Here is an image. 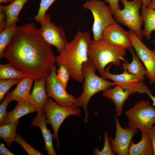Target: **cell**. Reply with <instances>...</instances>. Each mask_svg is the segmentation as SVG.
Returning <instances> with one entry per match:
<instances>
[{
	"label": "cell",
	"instance_id": "34",
	"mask_svg": "<svg viewBox=\"0 0 155 155\" xmlns=\"http://www.w3.org/2000/svg\"><path fill=\"white\" fill-rule=\"evenodd\" d=\"M153 148V155H155V123L147 131Z\"/></svg>",
	"mask_w": 155,
	"mask_h": 155
},
{
	"label": "cell",
	"instance_id": "36",
	"mask_svg": "<svg viewBox=\"0 0 155 155\" xmlns=\"http://www.w3.org/2000/svg\"><path fill=\"white\" fill-rule=\"evenodd\" d=\"M0 154L1 155H15L6 148L3 143L0 144Z\"/></svg>",
	"mask_w": 155,
	"mask_h": 155
},
{
	"label": "cell",
	"instance_id": "20",
	"mask_svg": "<svg viewBox=\"0 0 155 155\" xmlns=\"http://www.w3.org/2000/svg\"><path fill=\"white\" fill-rule=\"evenodd\" d=\"M141 140L137 144L132 141L129 146L128 155H152L153 148L147 131L142 132Z\"/></svg>",
	"mask_w": 155,
	"mask_h": 155
},
{
	"label": "cell",
	"instance_id": "3",
	"mask_svg": "<svg viewBox=\"0 0 155 155\" xmlns=\"http://www.w3.org/2000/svg\"><path fill=\"white\" fill-rule=\"evenodd\" d=\"M97 70L94 64L89 59L82 65V73L84 80L83 90L81 95L76 99L74 107H82L85 113L86 123L88 122L87 106L92 96L98 92L103 91L116 85L114 82H109L98 76L96 73Z\"/></svg>",
	"mask_w": 155,
	"mask_h": 155
},
{
	"label": "cell",
	"instance_id": "31",
	"mask_svg": "<svg viewBox=\"0 0 155 155\" xmlns=\"http://www.w3.org/2000/svg\"><path fill=\"white\" fill-rule=\"evenodd\" d=\"M14 141L17 142L20 145L24 150L30 155H41L42 154L41 153L35 150L28 144L19 134L16 135Z\"/></svg>",
	"mask_w": 155,
	"mask_h": 155
},
{
	"label": "cell",
	"instance_id": "4",
	"mask_svg": "<svg viewBox=\"0 0 155 155\" xmlns=\"http://www.w3.org/2000/svg\"><path fill=\"white\" fill-rule=\"evenodd\" d=\"M126 49L108 44L102 40H92L88 49V57L94 64L101 75L105 71V68L111 63L120 65L121 61L125 60Z\"/></svg>",
	"mask_w": 155,
	"mask_h": 155
},
{
	"label": "cell",
	"instance_id": "32",
	"mask_svg": "<svg viewBox=\"0 0 155 155\" xmlns=\"http://www.w3.org/2000/svg\"><path fill=\"white\" fill-rule=\"evenodd\" d=\"M10 93L9 92L3 101L0 105V124L1 125L4 122L8 113L7 109L9 102L11 101L10 99Z\"/></svg>",
	"mask_w": 155,
	"mask_h": 155
},
{
	"label": "cell",
	"instance_id": "22",
	"mask_svg": "<svg viewBox=\"0 0 155 155\" xmlns=\"http://www.w3.org/2000/svg\"><path fill=\"white\" fill-rule=\"evenodd\" d=\"M36 111V108L30 102L18 103L14 109L8 113L1 125L17 121L24 116Z\"/></svg>",
	"mask_w": 155,
	"mask_h": 155
},
{
	"label": "cell",
	"instance_id": "17",
	"mask_svg": "<svg viewBox=\"0 0 155 155\" xmlns=\"http://www.w3.org/2000/svg\"><path fill=\"white\" fill-rule=\"evenodd\" d=\"M46 78L34 80L33 90L30 94V102L35 107L36 111L43 110L48 98L46 92Z\"/></svg>",
	"mask_w": 155,
	"mask_h": 155
},
{
	"label": "cell",
	"instance_id": "24",
	"mask_svg": "<svg viewBox=\"0 0 155 155\" xmlns=\"http://www.w3.org/2000/svg\"><path fill=\"white\" fill-rule=\"evenodd\" d=\"M19 123L18 121L1 125L0 137L6 143L8 147H10L14 141L16 135V128Z\"/></svg>",
	"mask_w": 155,
	"mask_h": 155
},
{
	"label": "cell",
	"instance_id": "33",
	"mask_svg": "<svg viewBox=\"0 0 155 155\" xmlns=\"http://www.w3.org/2000/svg\"><path fill=\"white\" fill-rule=\"evenodd\" d=\"M104 2L108 3L113 16L118 10L121 9L119 2L121 0H103Z\"/></svg>",
	"mask_w": 155,
	"mask_h": 155
},
{
	"label": "cell",
	"instance_id": "15",
	"mask_svg": "<svg viewBox=\"0 0 155 155\" xmlns=\"http://www.w3.org/2000/svg\"><path fill=\"white\" fill-rule=\"evenodd\" d=\"M37 112V115L33 119L31 124L40 128L44 141V149L48 154L49 155H56L53 144V135L50 132V129H47L46 127V115L43 109L38 110Z\"/></svg>",
	"mask_w": 155,
	"mask_h": 155
},
{
	"label": "cell",
	"instance_id": "14",
	"mask_svg": "<svg viewBox=\"0 0 155 155\" xmlns=\"http://www.w3.org/2000/svg\"><path fill=\"white\" fill-rule=\"evenodd\" d=\"M102 40L110 44L126 49L132 46L128 31L116 22L104 30L102 34Z\"/></svg>",
	"mask_w": 155,
	"mask_h": 155
},
{
	"label": "cell",
	"instance_id": "38",
	"mask_svg": "<svg viewBox=\"0 0 155 155\" xmlns=\"http://www.w3.org/2000/svg\"><path fill=\"white\" fill-rule=\"evenodd\" d=\"M148 6L153 9H155V0H152Z\"/></svg>",
	"mask_w": 155,
	"mask_h": 155
},
{
	"label": "cell",
	"instance_id": "39",
	"mask_svg": "<svg viewBox=\"0 0 155 155\" xmlns=\"http://www.w3.org/2000/svg\"><path fill=\"white\" fill-rule=\"evenodd\" d=\"M147 94L149 96L150 98L152 100L153 102V106H155V97L152 94V93H148Z\"/></svg>",
	"mask_w": 155,
	"mask_h": 155
},
{
	"label": "cell",
	"instance_id": "27",
	"mask_svg": "<svg viewBox=\"0 0 155 155\" xmlns=\"http://www.w3.org/2000/svg\"><path fill=\"white\" fill-rule=\"evenodd\" d=\"M57 71V79L63 88L66 90L67 83L70 76L69 71L66 67L61 64L59 65Z\"/></svg>",
	"mask_w": 155,
	"mask_h": 155
},
{
	"label": "cell",
	"instance_id": "2",
	"mask_svg": "<svg viewBox=\"0 0 155 155\" xmlns=\"http://www.w3.org/2000/svg\"><path fill=\"white\" fill-rule=\"evenodd\" d=\"M91 40L89 32L79 31L65 49L56 57L58 65H64L70 76L79 82H83L82 65L89 59L88 53Z\"/></svg>",
	"mask_w": 155,
	"mask_h": 155
},
{
	"label": "cell",
	"instance_id": "21",
	"mask_svg": "<svg viewBox=\"0 0 155 155\" xmlns=\"http://www.w3.org/2000/svg\"><path fill=\"white\" fill-rule=\"evenodd\" d=\"M28 0H14L10 4L3 6L0 4L4 10L7 18L6 28L9 27L20 21V13L23 7Z\"/></svg>",
	"mask_w": 155,
	"mask_h": 155
},
{
	"label": "cell",
	"instance_id": "13",
	"mask_svg": "<svg viewBox=\"0 0 155 155\" xmlns=\"http://www.w3.org/2000/svg\"><path fill=\"white\" fill-rule=\"evenodd\" d=\"M116 132L115 138L111 136L109 139L112 150L117 155H128L129 146L132 140L138 129L129 127L123 128L121 126L117 116L115 114Z\"/></svg>",
	"mask_w": 155,
	"mask_h": 155
},
{
	"label": "cell",
	"instance_id": "23",
	"mask_svg": "<svg viewBox=\"0 0 155 155\" xmlns=\"http://www.w3.org/2000/svg\"><path fill=\"white\" fill-rule=\"evenodd\" d=\"M141 15L144 24L143 30L144 36L149 40L152 32L155 31V9L142 6Z\"/></svg>",
	"mask_w": 155,
	"mask_h": 155
},
{
	"label": "cell",
	"instance_id": "40",
	"mask_svg": "<svg viewBox=\"0 0 155 155\" xmlns=\"http://www.w3.org/2000/svg\"><path fill=\"white\" fill-rule=\"evenodd\" d=\"M14 0H0V3H3L5 4L8 2H12Z\"/></svg>",
	"mask_w": 155,
	"mask_h": 155
},
{
	"label": "cell",
	"instance_id": "30",
	"mask_svg": "<svg viewBox=\"0 0 155 155\" xmlns=\"http://www.w3.org/2000/svg\"><path fill=\"white\" fill-rule=\"evenodd\" d=\"M56 0H40V7L38 13L34 19L38 22L43 18L51 5Z\"/></svg>",
	"mask_w": 155,
	"mask_h": 155
},
{
	"label": "cell",
	"instance_id": "10",
	"mask_svg": "<svg viewBox=\"0 0 155 155\" xmlns=\"http://www.w3.org/2000/svg\"><path fill=\"white\" fill-rule=\"evenodd\" d=\"M112 64H110L101 74L102 77L111 80L123 90H128L130 95L136 93H152L151 90L143 82L133 74L128 73L125 70L119 74L110 73V69Z\"/></svg>",
	"mask_w": 155,
	"mask_h": 155
},
{
	"label": "cell",
	"instance_id": "19",
	"mask_svg": "<svg viewBox=\"0 0 155 155\" xmlns=\"http://www.w3.org/2000/svg\"><path fill=\"white\" fill-rule=\"evenodd\" d=\"M128 49L132 56V61L129 63L128 59L124 61L121 68L122 69L126 70L128 73L133 74L141 81L143 82L147 73L146 69L135 53L133 46H131Z\"/></svg>",
	"mask_w": 155,
	"mask_h": 155
},
{
	"label": "cell",
	"instance_id": "5",
	"mask_svg": "<svg viewBox=\"0 0 155 155\" xmlns=\"http://www.w3.org/2000/svg\"><path fill=\"white\" fill-rule=\"evenodd\" d=\"M124 9H118L113 16L117 22L129 28L142 40L144 36L142 26L144 21L140 10L143 5V0H121Z\"/></svg>",
	"mask_w": 155,
	"mask_h": 155
},
{
	"label": "cell",
	"instance_id": "7",
	"mask_svg": "<svg viewBox=\"0 0 155 155\" xmlns=\"http://www.w3.org/2000/svg\"><path fill=\"white\" fill-rule=\"evenodd\" d=\"M83 7L84 9L89 10L93 17L92 27L93 40H102L104 30L116 22L109 6L102 1L90 0L85 2Z\"/></svg>",
	"mask_w": 155,
	"mask_h": 155
},
{
	"label": "cell",
	"instance_id": "16",
	"mask_svg": "<svg viewBox=\"0 0 155 155\" xmlns=\"http://www.w3.org/2000/svg\"><path fill=\"white\" fill-rule=\"evenodd\" d=\"M130 95L127 90H123L116 85L115 87L107 89L103 91V96L113 100L116 106V115L120 116L123 112V108L125 101Z\"/></svg>",
	"mask_w": 155,
	"mask_h": 155
},
{
	"label": "cell",
	"instance_id": "9",
	"mask_svg": "<svg viewBox=\"0 0 155 155\" xmlns=\"http://www.w3.org/2000/svg\"><path fill=\"white\" fill-rule=\"evenodd\" d=\"M38 22L41 26L37 29L38 33L48 44L55 46L59 54L61 53L69 43L63 28L51 22L50 14H46Z\"/></svg>",
	"mask_w": 155,
	"mask_h": 155
},
{
	"label": "cell",
	"instance_id": "37",
	"mask_svg": "<svg viewBox=\"0 0 155 155\" xmlns=\"http://www.w3.org/2000/svg\"><path fill=\"white\" fill-rule=\"evenodd\" d=\"M153 0H143V3L142 6L147 7Z\"/></svg>",
	"mask_w": 155,
	"mask_h": 155
},
{
	"label": "cell",
	"instance_id": "28",
	"mask_svg": "<svg viewBox=\"0 0 155 155\" xmlns=\"http://www.w3.org/2000/svg\"><path fill=\"white\" fill-rule=\"evenodd\" d=\"M104 147L101 151H100L99 148L96 147L93 150L95 155H114L115 154L113 152L110 140L108 136V132L106 131L104 133Z\"/></svg>",
	"mask_w": 155,
	"mask_h": 155
},
{
	"label": "cell",
	"instance_id": "29",
	"mask_svg": "<svg viewBox=\"0 0 155 155\" xmlns=\"http://www.w3.org/2000/svg\"><path fill=\"white\" fill-rule=\"evenodd\" d=\"M21 79H12L0 80V101L4 98V96L13 85L17 84Z\"/></svg>",
	"mask_w": 155,
	"mask_h": 155
},
{
	"label": "cell",
	"instance_id": "1",
	"mask_svg": "<svg viewBox=\"0 0 155 155\" xmlns=\"http://www.w3.org/2000/svg\"><path fill=\"white\" fill-rule=\"evenodd\" d=\"M37 29L32 23L18 26L3 56L15 69L34 80L46 78L56 63L51 46Z\"/></svg>",
	"mask_w": 155,
	"mask_h": 155
},
{
	"label": "cell",
	"instance_id": "11",
	"mask_svg": "<svg viewBox=\"0 0 155 155\" xmlns=\"http://www.w3.org/2000/svg\"><path fill=\"white\" fill-rule=\"evenodd\" d=\"M56 67V66H54L50 74L46 78V94L60 106L74 107L76 99L73 95L67 93L61 85L57 77Z\"/></svg>",
	"mask_w": 155,
	"mask_h": 155
},
{
	"label": "cell",
	"instance_id": "6",
	"mask_svg": "<svg viewBox=\"0 0 155 155\" xmlns=\"http://www.w3.org/2000/svg\"><path fill=\"white\" fill-rule=\"evenodd\" d=\"M128 127L141 132L147 131L155 123V108L147 100H141L126 111Z\"/></svg>",
	"mask_w": 155,
	"mask_h": 155
},
{
	"label": "cell",
	"instance_id": "35",
	"mask_svg": "<svg viewBox=\"0 0 155 155\" xmlns=\"http://www.w3.org/2000/svg\"><path fill=\"white\" fill-rule=\"evenodd\" d=\"M6 23L7 18L5 13L0 6V32L6 28Z\"/></svg>",
	"mask_w": 155,
	"mask_h": 155
},
{
	"label": "cell",
	"instance_id": "8",
	"mask_svg": "<svg viewBox=\"0 0 155 155\" xmlns=\"http://www.w3.org/2000/svg\"><path fill=\"white\" fill-rule=\"evenodd\" d=\"M43 110L46 113V124L51 125L54 131L53 138L56 140L57 148L59 149L58 132L61 125L69 116L73 115L80 117L81 110L74 106L67 107L60 106L49 98H48Z\"/></svg>",
	"mask_w": 155,
	"mask_h": 155
},
{
	"label": "cell",
	"instance_id": "25",
	"mask_svg": "<svg viewBox=\"0 0 155 155\" xmlns=\"http://www.w3.org/2000/svg\"><path fill=\"white\" fill-rule=\"evenodd\" d=\"M18 26L15 24L0 32V58L3 57L4 51L16 34Z\"/></svg>",
	"mask_w": 155,
	"mask_h": 155
},
{
	"label": "cell",
	"instance_id": "26",
	"mask_svg": "<svg viewBox=\"0 0 155 155\" xmlns=\"http://www.w3.org/2000/svg\"><path fill=\"white\" fill-rule=\"evenodd\" d=\"M25 76L22 72L15 69L10 63L0 64V80L22 79Z\"/></svg>",
	"mask_w": 155,
	"mask_h": 155
},
{
	"label": "cell",
	"instance_id": "12",
	"mask_svg": "<svg viewBox=\"0 0 155 155\" xmlns=\"http://www.w3.org/2000/svg\"><path fill=\"white\" fill-rule=\"evenodd\" d=\"M128 33L132 46L146 69L145 76L149 79L150 84H155V49L152 51L149 49L130 30Z\"/></svg>",
	"mask_w": 155,
	"mask_h": 155
},
{
	"label": "cell",
	"instance_id": "41",
	"mask_svg": "<svg viewBox=\"0 0 155 155\" xmlns=\"http://www.w3.org/2000/svg\"><path fill=\"white\" fill-rule=\"evenodd\" d=\"M153 43L155 44V40H153Z\"/></svg>",
	"mask_w": 155,
	"mask_h": 155
},
{
	"label": "cell",
	"instance_id": "18",
	"mask_svg": "<svg viewBox=\"0 0 155 155\" xmlns=\"http://www.w3.org/2000/svg\"><path fill=\"white\" fill-rule=\"evenodd\" d=\"M34 80L25 76L17 84L15 89L10 93V100H15L18 103L30 102V90Z\"/></svg>",
	"mask_w": 155,
	"mask_h": 155
}]
</instances>
